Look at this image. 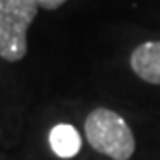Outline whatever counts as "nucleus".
I'll use <instances>...</instances> for the list:
<instances>
[{"label": "nucleus", "mask_w": 160, "mask_h": 160, "mask_svg": "<svg viewBox=\"0 0 160 160\" xmlns=\"http://www.w3.org/2000/svg\"><path fill=\"white\" fill-rule=\"evenodd\" d=\"M85 137L97 152L112 160H129L135 152L133 131L118 112L97 108L85 120Z\"/></svg>", "instance_id": "obj_1"}, {"label": "nucleus", "mask_w": 160, "mask_h": 160, "mask_svg": "<svg viewBox=\"0 0 160 160\" xmlns=\"http://www.w3.org/2000/svg\"><path fill=\"white\" fill-rule=\"evenodd\" d=\"M39 14L31 0H0V56L18 62L27 54V29Z\"/></svg>", "instance_id": "obj_2"}, {"label": "nucleus", "mask_w": 160, "mask_h": 160, "mask_svg": "<svg viewBox=\"0 0 160 160\" xmlns=\"http://www.w3.org/2000/svg\"><path fill=\"white\" fill-rule=\"evenodd\" d=\"M131 70L143 81L160 85V41H147L131 52Z\"/></svg>", "instance_id": "obj_3"}, {"label": "nucleus", "mask_w": 160, "mask_h": 160, "mask_svg": "<svg viewBox=\"0 0 160 160\" xmlns=\"http://www.w3.org/2000/svg\"><path fill=\"white\" fill-rule=\"evenodd\" d=\"M50 148L60 158H73L81 151L79 131L70 123H58L50 131Z\"/></svg>", "instance_id": "obj_4"}, {"label": "nucleus", "mask_w": 160, "mask_h": 160, "mask_svg": "<svg viewBox=\"0 0 160 160\" xmlns=\"http://www.w3.org/2000/svg\"><path fill=\"white\" fill-rule=\"evenodd\" d=\"M31 2H35L39 8H44V10H56L62 4H66L68 0H31Z\"/></svg>", "instance_id": "obj_5"}]
</instances>
